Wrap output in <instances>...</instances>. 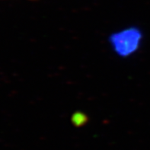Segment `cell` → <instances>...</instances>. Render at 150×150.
I'll use <instances>...</instances> for the list:
<instances>
[{
	"label": "cell",
	"instance_id": "1",
	"mask_svg": "<svg viewBox=\"0 0 150 150\" xmlns=\"http://www.w3.org/2000/svg\"><path fill=\"white\" fill-rule=\"evenodd\" d=\"M142 34L137 28H129L113 34L110 38L114 50L120 56L129 55L139 47Z\"/></svg>",
	"mask_w": 150,
	"mask_h": 150
}]
</instances>
